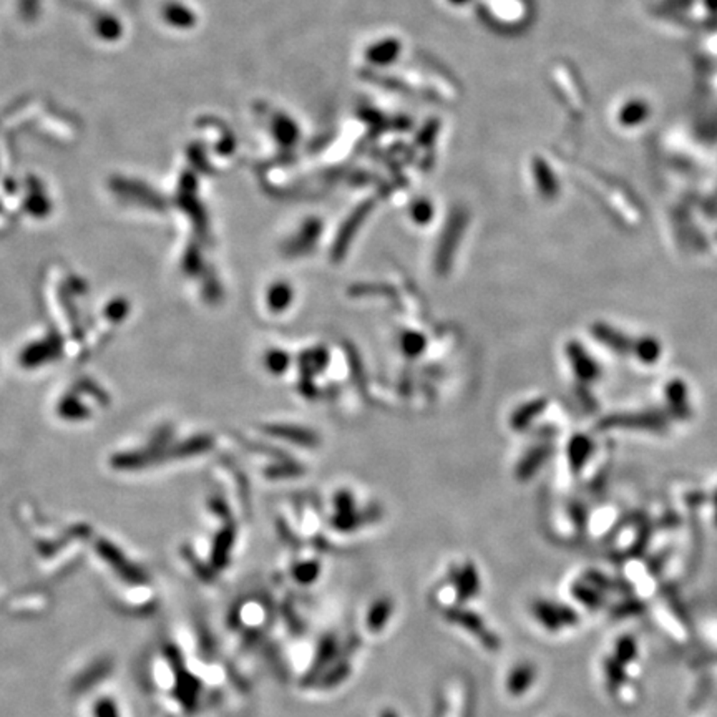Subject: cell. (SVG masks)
Masks as SVG:
<instances>
[{"instance_id":"obj_1","label":"cell","mask_w":717,"mask_h":717,"mask_svg":"<svg viewBox=\"0 0 717 717\" xmlns=\"http://www.w3.org/2000/svg\"><path fill=\"white\" fill-rule=\"evenodd\" d=\"M391 614H392V604L389 603L387 600H381V602L372 604L371 610H369V613H367V626H369V630L374 631V633L381 631V630H384V626L387 624V621H389Z\"/></svg>"},{"instance_id":"obj_2","label":"cell","mask_w":717,"mask_h":717,"mask_svg":"<svg viewBox=\"0 0 717 717\" xmlns=\"http://www.w3.org/2000/svg\"><path fill=\"white\" fill-rule=\"evenodd\" d=\"M531 679H533V673H530L529 667H525V666L517 667V669L510 675L509 689L511 693H515V694H520V693H523V689L527 687V685H530Z\"/></svg>"}]
</instances>
